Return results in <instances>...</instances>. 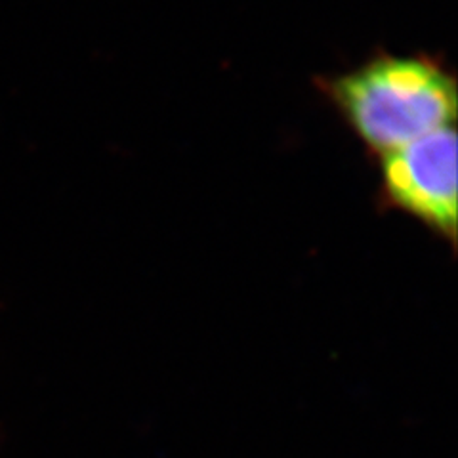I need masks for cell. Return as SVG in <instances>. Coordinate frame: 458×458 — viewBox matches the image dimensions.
Masks as SVG:
<instances>
[{"label":"cell","instance_id":"obj_1","mask_svg":"<svg viewBox=\"0 0 458 458\" xmlns=\"http://www.w3.org/2000/svg\"><path fill=\"white\" fill-rule=\"evenodd\" d=\"M315 84L375 159L456 121V77L429 54L380 50L346 73L319 77Z\"/></svg>","mask_w":458,"mask_h":458},{"label":"cell","instance_id":"obj_2","mask_svg":"<svg viewBox=\"0 0 458 458\" xmlns=\"http://www.w3.org/2000/svg\"><path fill=\"white\" fill-rule=\"evenodd\" d=\"M454 124L378 157V203L419 220L456 247L458 168Z\"/></svg>","mask_w":458,"mask_h":458}]
</instances>
